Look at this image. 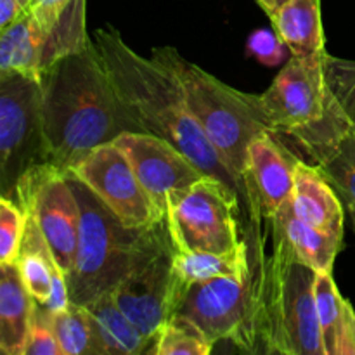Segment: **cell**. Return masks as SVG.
I'll use <instances>...</instances> for the list:
<instances>
[{
    "instance_id": "1",
    "label": "cell",
    "mask_w": 355,
    "mask_h": 355,
    "mask_svg": "<svg viewBox=\"0 0 355 355\" xmlns=\"http://www.w3.org/2000/svg\"><path fill=\"white\" fill-rule=\"evenodd\" d=\"M38 82L47 163L62 172L97 146L125 132H142L114 92L94 40L59 59Z\"/></svg>"
},
{
    "instance_id": "2",
    "label": "cell",
    "mask_w": 355,
    "mask_h": 355,
    "mask_svg": "<svg viewBox=\"0 0 355 355\" xmlns=\"http://www.w3.org/2000/svg\"><path fill=\"white\" fill-rule=\"evenodd\" d=\"M92 40L114 92L141 130L172 142L207 175L224 180L239 194L234 173L201 130L175 75L151 55L137 54L113 26L96 30Z\"/></svg>"
},
{
    "instance_id": "3",
    "label": "cell",
    "mask_w": 355,
    "mask_h": 355,
    "mask_svg": "<svg viewBox=\"0 0 355 355\" xmlns=\"http://www.w3.org/2000/svg\"><path fill=\"white\" fill-rule=\"evenodd\" d=\"M66 177L80 205L78 246L66 281L69 302L87 307L111 293L139 263L165 248L172 238L166 218L149 227H130L75 173L66 172Z\"/></svg>"
},
{
    "instance_id": "4",
    "label": "cell",
    "mask_w": 355,
    "mask_h": 355,
    "mask_svg": "<svg viewBox=\"0 0 355 355\" xmlns=\"http://www.w3.org/2000/svg\"><path fill=\"white\" fill-rule=\"evenodd\" d=\"M272 238V255L257 257L259 270H253L257 350L262 345L267 354L324 355L315 304L318 272L295 257L290 243L274 225Z\"/></svg>"
},
{
    "instance_id": "5",
    "label": "cell",
    "mask_w": 355,
    "mask_h": 355,
    "mask_svg": "<svg viewBox=\"0 0 355 355\" xmlns=\"http://www.w3.org/2000/svg\"><path fill=\"white\" fill-rule=\"evenodd\" d=\"M151 58L166 66L179 80L201 130L224 156L238 180L239 196L246 200L250 144L260 135H274L257 94L232 89L168 45L151 49Z\"/></svg>"
},
{
    "instance_id": "6",
    "label": "cell",
    "mask_w": 355,
    "mask_h": 355,
    "mask_svg": "<svg viewBox=\"0 0 355 355\" xmlns=\"http://www.w3.org/2000/svg\"><path fill=\"white\" fill-rule=\"evenodd\" d=\"M322 58L291 55L269 89L257 94L270 130L288 137L312 162L328 153L355 120L340 106L326 83Z\"/></svg>"
},
{
    "instance_id": "7",
    "label": "cell",
    "mask_w": 355,
    "mask_h": 355,
    "mask_svg": "<svg viewBox=\"0 0 355 355\" xmlns=\"http://www.w3.org/2000/svg\"><path fill=\"white\" fill-rule=\"evenodd\" d=\"M238 191L205 175L166 196V225L179 252H232L241 245Z\"/></svg>"
},
{
    "instance_id": "8",
    "label": "cell",
    "mask_w": 355,
    "mask_h": 355,
    "mask_svg": "<svg viewBox=\"0 0 355 355\" xmlns=\"http://www.w3.org/2000/svg\"><path fill=\"white\" fill-rule=\"evenodd\" d=\"M47 163L38 78L0 75V193L14 201L28 170Z\"/></svg>"
},
{
    "instance_id": "9",
    "label": "cell",
    "mask_w": 355,
    "mask_h": 355,
    "mask_svg": "<svg viewBox=\"0 0 355 355\" xmlns=\"http://www.w3.org/2000/svg\"><path fill=\"white\" fill-rule=\"evenodd\" d=\"M85 10L87 0H69L51 26H42L30 10L0 30V75L40 78L59 59L83 51L92 40L87 35Z\"/></svg>"
},
{
    "instance_id": "10",
    "label": "cell",
    "mask_w": 355,
    "mask_h": 355,
    "mask_svg": "<svg viewBox=\"0 0 355 355\" xmlns=\"http://www.w3.org/2000/svg\"><path fill=\"white\" fill-rule=\"evenodd\" d=\"M14 201L37 222L59 269L68 276L78 246L80 205L66 172L44 163L19 180Z\"/></svg>"
},
{
    "instance_id": "11",
    "label": "cell",
    "mask_w": 355,
    "mask_h": 355,
    "mask_svg": "<svg viewBox=\"0 0 355 355\" xmlns=\"http://www.w3.org/2000/svg\"><path fill=\"white\" fill-rule=\"evenodd\" d=\"M255 276L214 277L191 284L177 305V314L186 315L203 331L211 345L231 340L239 349L255 352L253 297ZM173 312V314H175Z\"/></svg>"
},
{
    "instance_id": "12",
    "label": "cell",
    "mask_w": 355,
    "mask_h": 355,
    "mask_svg": "<svg viewBox=\"0 0 355 355\" xmlns=\"http://www.w3.org/2000/svg\"><path fill=\"white\" fill-rule=\"evenodd\" d=\"M68 172L75 173L130 227H149L165 218L139 180L130 159L114 142L94 148Z\"/></svg>"
},
{
    "instance_id": "13",
    "label": "cell",
    "mask_w": 355,
    "mask_h": 355,
    "mask_svg": "<svg viewBox=\"0 0 355 355\" xmlns=\"http://www.w3.org/2000/svg\"><path fill=\"white\" fill-rule=\"evenodd\" d=\"M175 252V245L170 241L151 259L139 263L111 291L118 307L151 342L159 326L175 312L177 307L173 286Z\"/></svg>"
},
{
    "instance_id": "14",
    "label": "cell",
    "mask_w": 355,
    "mask_h": 355,
    "mask_svg": "<svg viewBox=\"0 0 355 355\" xmlns=\"http://www.w3.org/2000/svg\"><path fill=\"white\" fill-rule=\"evenodd\" d=\"M113 142L130 159L139 180L163 215H166L170 191L184 189L207 175L186 153L155 134L125 132Z\"/></svg>"
},
{
    "instance_id": "15",
    "label": "cell",
    "mask_w": 355,
    "mask_h": 355,
    "mask_svg": "<svg viewBox=\"0 0 355 355\" xmlns=\"http://www.w3.org/2000/svg\"><path fill=\"white\" fill-rule=\"evenodd\" d=\"M297 162L291 149L272 134L260 135L250 144L246 205L253 227L262 218L270 220L291 200Z\"/></svg>"
},
{
    "instance_id": "16",
    "label": "cell",
    "mask_w": 355,
    "mask_h": 355,
    "mask_svg": "<svg viewBox=\"0 0 355 355\" xmlns=\"http://www.w3.org/2000/svg\"><path fill=\"white\" fill-rule=\"evenodd\" d=\"M295 215L307 224L333 234L343 236V203L315 165L298 159L295 166V187L291 194Z\"/></svg>"
},
{
    "instance_id": "17",
    "label": "cell",
    "mask_w": 355,
    "mask_h": 355,
    "mask_svg": "<svg viewBox=\"0 0 355 355\" xmlns=\"http://www.w3.org/2000/svg\"><path fill=\"white\" fill-rule=\"evenodd\" d=\"M92 329V355L149 354L153 342L118 307L113 295L106 293L87 305Z\"/></svg>"
},
{
    "instance_id": "18",
    "label": "cell",
    "mask_w": 355,
    "mask_h": 355,
    "mask_svg": "<svg viewBox=\"0 0 355 355\" xmlns=\"http://www.w3.org/2000/svg\"><path fill=\"white\" fill-rule=\"evenodd\" d=\"M33 305L17 263L0 262V350L3 355H26Z\"/></svg>"
},
{
    "instance_id": "19",
    "label": "cell",
    "mask_w": 355,
    "mask_h": 355,
    "mask_svg": "<svg viewBox=\"0 0 355 355\" xmlns=\"http://www.w3.org/2000/svg\"><path fill=\"white\" fill-rule=\"evenodd\" d=\"M269 222L290 243L300 262L315 272H331L336 255L343 248V236L322 231L298 218L291 208V200Z\"/></svg>"
},
{
    "instance_id": "20",
    "label": "cell",
    "mask_w": 355,
    "mask_h": 355,
    "mask_svg": "<svg viewBox=\"0 0 355 355\" xmlns=\"http://www.w3.org/2000/svg\"><path fill=\"white\" fill-rule=\"evenodd\" d=\"M270 23L293 58L309 59L326 54L321 0H286L277 7Z\"/></svg>"
},
{
    "instance_id": "21",
    "label": "cell",
    "mask_w": 355,
    "mask_h": 355,
    "mask_svg": "<svg viewBox=\"0 0 355 355\" xmlns=\"http://www.w3.org/2000/svg\"><path fill=\"white\" fill-rule=\"evenodd\" d=\"M315 304L324 355H355V311L331 272H318Z\"/></svg>"
},
{
    "instance_id": "22",
    "label": "cell",
    "mask_w": 355,
    "mask_h": 355,
    "mask_svg": "<svg viewBox=\"0 0 355 355\" xmlns=\"http://www.w3.org/2000/svg\"><path fill=\"white\" fill-rule=\"evenodd\" d=\"M253 269L250 266L248 245L243 241L238 248L225 253L211 252H175L173 259V286H175V302L179 305L180 298L187 288L200 281L214 279V277H239L248 279ZM177 309V307H175Z\"/></svg>"
},
{
    "instance_id": "23",
    "label": "cell",
    "mask_w": 355,
    "mask_h": 355,
    "mask_svg": "<svg viewBox=\"0 0 355 355\" xmlns=\"http://www.w3.org/2000/svg\"><path fill=\"white\" fill-rule=\"evenodd\" d=\"M16 263L19 267L24 286L30 291L33 300L38 304H45L51 297L52 276L59 269V266L55 263L54 255H52L40 227L30 215L26 218V229H24Z\"/></svg>"
},
{
    "instance_id": "24",
    "label": "cell",
    "mask_w": 355,
    "mask_h": 355,
    "mask_svg": "<svg viewBox=\"0 0 355 355\" xmlns=\"http://www.w3.org/2000/svg\"><path fill=\"white\" fill-rule=\"evenodd\" d=\"M314 165L331 184L342 203L347 208L355 207V123Z\"/></svg>"
},
{
    "instance_id": "25",
    "label": "cell",
    "mask_w": 355,
    "mask_h": 355,
    "mask_svg": "<svg viewBox=\"0 0 355 355\" xmlns=\"http://www.w3.org/2000/svg\"><path fill=\"white\" fill-rule=\"evenodd\" d=\"M214 349L207 336L191 319L172 314L153 338L149 354L155 355H208Z\"/></svg>"
},
{
    "instance_id": "26",
    "label": "cell",
    "mask_w": 355,
    "mask_h": 355,
    "mask_svg": "<svg viewBox=\"0 0 355 355\" xmlns=\"http://www.w3.org/2000/svg\"><path fill=\"white\" fill-rule=\"evenodd\" d=\"M51 322L62 355H92V329L87 307L71 304L66 311L51 314Z\"/></svg>"
},
{
    "instance_id": "27",
    "label": "cell",
    "mask_w": 355,
    "mask_h": 355,
    "mask_svg": "<svg viewBox=\"0 0 355 355\" xmlns=\"http://www.w3.org/2000/svg\"><path fill=\"white\" fill-rule=\"evenodd\" d=\"M326 83L340 106L355 120V61L335 58L326 52L322 58Z\"/></svg>"
},
{
    "instance_id": "28",
    "label": "cell",
    "mask_w": 355,
    "mask_h": 355,
    "mask_svg": "<svg viewBox=\"0 0 355 355\" xmlns=\"http://www.w3.org/2000/svg\"><path fill=\"white\" fill-rule=\"evenodd\" d=\"M26 218V211L16 201L0 198V262H16Z\"/></svg>"
},
{
    "instance_id": "29",
    "label": "cell",
    "mask_w": 355,
    "mask_h": 355,
    "mask_svg": "<svg viewBox=\"0 0 355 355\" xmlns=\"http://www.w3.org/2000/svg\"><path fill=\"white\" fill-rule=\"evenodd\" d=\"M26 355H62L51 322V312L35 302L28 335Z\"/></svg>"
},
{
    "instance_id": "30",
    "label": "cell",
    "mask_w": 355,
    "mask_h": 355,
    "mask_svg": "<svg viewBox=\"0 0 355 355\" xmlns=\"http://www.w3.org/2000/svg\"><path fill=\"white\" fill-rule=\"evenodd\" d=\"M284 47L286 45L279 35L270 30H255L246 42L248 54L263 66L281 64L284 59Z\"/></svg>"
},
{
    "instance_id": "31",
    "label": "cell",
    "mask_w": 355,
    "mask_h": 355,
    "mask_svg": "<svg viewBox=\"0 0 355 355\" xmlns=\"http://www.w3.org/2000/svg\"><path fill=\"white\" fill-rule=\"evenodd\" d=\"M44 305L51 314H58V312L66 311V309L71 305L69 302V291H68V281H66L64 272L61 269H58L52 276V290L51 297L45 302Z\"/></svg>"
},
{
    "instance_id": "32",
    "label": "cell",
    "mask_w": 355,
    "mask_h": 355,
    "mask_svg": "<svg viewBox=\"0 0 355 355\" xmlns=\"http://www.w3.org/2000/svg\"><path fill=\"white\" fill-rule=\"evenodd\" d=\"M31 6L33 0H0V30L10 26L30 12Z\"/></svg>"
},
{
    "instance_id": "33",
    "label": "cell",
    "mask_w": 355,
    "mask_h": 355,
    "mask_svg": "<svg viewBox=\"0 0 355 355\" xmlns=\"http://www.w3.org/2000/svg\"><path fill=\"white\" fill-rule=\"evenodd\" d=\"M69 0H33L31 12L42 26H51Z\"/></svg>"
},
{
    "instance_id": "34",
    "label": "cell",
    "mask_w": 355,
    "mask_h": 355,
    "mask_svg": "<svg viewBox=\"0 0 355 355\" xmlns=\"http://www.w3.org/2000/svg\"><path fill=\"white\" fill-rule=\"evenodd\" d=\"M257 2H259V6L262 7L263 10H266V14L269 16L270 21L276 17V12H277V2H276V0H257Z\"/></svg>"
},
{
    "instance_id": "35",
    "label": "cell",
    "mask_w": 355,
    "mask_h": 355,
    "mask_svg": "<svg viewBox=\"0 0 355 355\" xmlns=\"http://www.w3.org/2000/svg\"><path fill=\"white\" fill-rule=\"evenodd\" d=\"M347 210H349V214H350V218H352L354 231H355V207H352V208H347Z\"/></svg>"
},
{
    "instance_id": "36",
    "label": "cell",
    "mask_w": 355,
    "mask_h": 355,
    "mask_svg": "<svg viewBox=\"0 0 355 355\" xmlns=\"http://www.w3.org/2000/svg\"><path fill=\"white\" fill-rule=\"evenodd\" d=\"M276 2H277V7H279V6H283V3L286 2V0H276Z\"/></svg>"
}]
</instances>
